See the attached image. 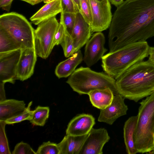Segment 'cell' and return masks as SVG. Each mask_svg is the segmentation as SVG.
<instances>
[{"mask_svg":"<svg viewBox=\"0 0 154 154\" xmlns=\"http://www.w3.org/2000/svg\"><path fill=\"white\" fill-rule=\"evenodd\" d=\"M108 34L109 52L154 36V0H126L114 12Z\"/></svg>","mask_w":154,"mask_h":154,"instance_id":"1","label":"cell"},{"mask_svg":"<svg viewBox=\"0 0 154 154\" xmlns=\"http://www.w3.org/2000/svg\"><path fill=\"white\" fill-rule=\"evenodd\" d=\"M119 94L136 102L154 93V65L147 61L138 62L116 80Z\"/></svg>","mask_w":154,"mask_h":154,"instance_id":"2","label":"cell"},{"mask_svg":"<svg viewBox=\"0 0 154 154\" xmlns=\"http://www.w3.org/2000/svg\"><path fill=\"white\" fill-rule=\"evenodd\" d=\"M149 47L146 41L138 42L109 52L101 58L103 69L116 80L131 66L148 57Z\"/></svg>","mask_w":154,"mask_h":154,"instance_id":"3","label":"cell"},{"mask_svg":"<svg viewBox=\"0 0 154 154\" xmlns=\"http://www.w3.org/2000/svg\"><path fill=\"white\" fill-rule=\"evenodd\" d=\"M140 103L134 140L137 153H148L154 149V93Z\"/></svg>","mask_w":154,"mask_h":154,"instance_id":"4","label":"cell"},{"mask_svg":"<svg viewBox=\"0 0 154 154\" xmlns=\"http://www.w3.org/2000/svg\"><path fill=\"white\" fill-rule=\"evenodd\" d=\"M66 82L73 90L80 95L88 94L92 91L109 88L114 95L119 94L116 80L103 72L81 66L69 76Z\"/></svg>","mask_w":154,"mask_h":154,"instance_id":"5","label":"cell"},{"mask_svg":"<svg viewBox=\"0 0 154 154\" xmlns=\"http://www.w3.org/2000/svg\"><path fill=\"white\" fill-rule=\"evenodd\" d=\"M0 27L16 40L21 49L34 48L35 29L23 15L15 12L1 15Z\"/></svg>","mask_w":154,"mask_h":154,"instance_id":"6","label":"cell"},{"mask_svg":"<svg viewBox=\"0 0 154 154\" xmlns=\"http://www.w3.org/2000/svg\"><path fill=\"white\" fill-rule=\"evenodd\" d=\"M59 24L54 17L38 25L34 34V48L37 56L44 59L49 57L54 46V35Z\"/></svg>","mask_w":154,"mask_h":154,"instance_id":"7","label":"cell"},{"mask_svg":"<svg viewBox=\"0 0 154 154\" xmlns=\"http://www.w3.org/2000/svg\"><path fill=\"white\" fill-rule=\"evenodd\" d=\"M92 20L91 25L92 33L101 32L110 26L112 17L111 6L109 1L100 2L90 0Z\"/></svg>","mask_w":154,"mask_h":154,"instance_id":"8","label":"cell"},{"mask_svg":"<svg viewBox=\"0 0 154 154\" xmlns=\"http://www.w3.org/2000/svg\"><path fill=\"white\" fill-rule=\"evenodd\" d=\"M21 49L0 53V82L14 84Z\"/></svg>","mask_w":154,"mask_h":154,"instance_id":"9","label":"cell"},{"mask_svg":"<svg viewBox=\"0 0 154 154\" xmlns=\"http://www.w3.org/2000/svg\"><path fill=\"white\" fill-rule=\"evenodd\" d=\"M105 40L101 32L94 34L86 44L83 60L88 67L96 63L101 59L107 50L104 47Z\"/></svg>","mask_w":154,"mask_h":154,"instance_id":"10","label":"cell"},{"mask_svg":"<svg viewBox=\"0 0 154 154\" xmlns=\"http://www.w3.org/2000/svg\"><path fill=\"white\" fill-rule=\"evenodd\" d=\"M110 139L106 129L93 128L86 139L79 154H102L103 147Z\"/></svg>","mask_w":154,"mask_h":154,"instance_id":"11","label":"cell"},{"mask_svg":"<svg viewBox=\"0 0 154 154\" xmlns=\"http://www.w3.org/2000/svg\"><path fill=\"white\" fill-rule=\"evenodd\" d=\"M125 99L119 94L114 95L111 104L100 110L98 121L112 125L118 118L126 115L128 108L125 103Z\"/></svg>","mask_w":154,"mask_h":154,"instance_id":"12","label":"cell"},{"mask_svg":"<svg viewBox=\"0 0 154 154\" xmlns=\"http://www.w3.org/2000/svg\"><path fill=\"white\" fill-rule=\"evenodd\" d=\"M37 56L34 48L21 49L17 69V80L23 81L33 74Z\"/></svg>","mask_w":154,"mask_h":154,"instance_id":"13","label":"cell"},{"mask_svg":"<svg viewBox=\"0 0 154 154\" xmlns=\"http://www.w3.org/2000/svg\"><path fill=\"white\" fill-rule=\"evenodd\" d=\"M92 33L90 25L80 12L76 14L75 23L71 35L75 52L80 50L90 39Z\"/></svg>","mask_w":154,"mask_h":154,"instance_id":"14","label":"cell"},{"mask_svg":"<svg viewBox=\"0 0 154 154\" xmlns=\"http://www.w3.org/2000/svg\"><path fill=\"white\" fill-rule=\"evenodd\" d=\"M95 124V119L91 115L78 114L69 123L66 130V135L80 136L87 134Z\"/></svg>","mask_w":154,"mask_h":154,"instance_id":"15","label":"cell"},{"mask_svg":"<svg viewBox=\"0 0 154 154\" xmlns=\"http://www.w3.org/2000/svg\"><path fill=\"white\" fill-rule=\"evenodd\" d=\"M62 12L61 0H54L46 3L30 18L32 23L38 25Z\"/></svg>","mask_w":154,"mask_h":154,"instance_id":"16","label":"cell"},{"mask_svg":"<svg viewBox=\"0 0 154 154\" xmlns=\"http://www.w3.org/2000/svg\"><path fill=\"white\" fill-rule=\"evenodd\" d=\"M24 102L14 99L0 102V121H4L23 113L26 107Z\"/></svg>","mask_w":154,"mask_h":154,"instance_id":"17","label":"cell"},{"mask_svg":"<svg viewBox=\"0 0 154 154\" xmlns=\"http://www.w3.org/2000/svg\"><path fill=\"white\" fill-rule=\"evenodd\" d=\"M88 134L80 136L66 135L57 144L59 154H79Z\"/></svg>","mask_w":154,"mask_h":154,"instance_id":"18","label":"cell"},{"mask_svg":"<svg viewBox=\"0 0 154 154\" xmlns=\"http://www.w3.org/2000/svg\"><path fill=\"white\" fill-rule=\"evenodd\" d=\"M83 60L82 54L79 50L68 59L60 62L57 65L55 71L56 75L59 78L69 76Z\"/></svg>","mask_w":154,"mask_h":154,"instance_id":"19","label":"cell"},{"mask_svg":"<svg viewBox=\"0 0 154 154\" xmlns=\"http://www.w3.org/2000/svg\"><path fill=\"white\" fill-rule=\"evenodd\" d=\"M88 95L92 105L100 110L109 105L114 95L112 91L109 88L92 91Z\"/></svg>","mask_w":154,"mask_h":154,"instance_id":"20","label":"cell"},{"mask_svg":"<svg viewBox=\"0 0 154 154\" xmlns=\"http://www.w3.org/2000/svg\"><path fill=\"white\" fill-rule=\"evenodd\" d=\"M138 119L137 115L129 117L125 122L123 128V136L126 151L128 154H136L134 135Z\"/></svg>","mask_w":154,"mask_h":154,"instance_id":"21","label":"cell"},{"mask_svg":"<svg viewBox=\"0 0 154 154\" xmlns=\"http://www.w3.org/2000/svg\"><path fill=\"white\" fill-rule=\"evenodd\" d=\"M21 48L19 43L9 33L0 27V53Z\"/></svg>","mask_w":154,"mask_h":154,"instance_id":"22","label":"cell"},{"mask_svg":"<svg viewBox=\"0 0 154 154\" xmlns=\"http://www.w3.org/2000/svg\"><path fill=\"white\" fill-rule=\"evenodd\" d=\"M50 109L48 106H38L33 110L29 120L33 125L43 126L49 116Z\"/></svg>","mask_w":154,"mask_h":154,"instance_id":"23","label":"cell"},{"mask_svg":"<svg viewBox=\"0 0 154 154\" xmlns=\"http://www.w3.org/2000/svg\"><path fill=\"white\" fill-rule=\"evenodd\" d=\"M60 45L63 49L65 57H69L75 53L72 38L66 29L63 40Z\"/></svg>","mask_w":154,"mask_h":154,"instance_id":"24","label":"cell"},{"mask_svg":"<svg viewBox=\"0 0 154 154\" xmlns=\"http://www.w3.org/2000/svg\"><path fill=\"white\" fill-rule=\"evenodd\" d=\"M5 121H0V154H11L5 132Z\"/></svg>","mask_w":154,"mask_h":154,"instance_id":"25","label":"cell"},{"mask_svg":"<svg viewBox=\"0 0 154 154\" xmlns=\"http://www.w3.org/2000/svg\"><path fill=\"white\" fill-rule=\"evenodd\" d=\"M36 154H59L57 144L48 141L42 143L38 147Z\"/></svg>","mask_w":154,"mask_h":154,"instance_id":"26","label":"cell"},{"mask_svg":"<svg viewBox=\"0 0 154 154\" xmlns=\"http://www.w3.org/2000/svg\"><path fill=\"white\" fill-rule=\"evenodd\" d=\"M32 103V101L30 102L25 110L22 113L5 121L6 125L18 123L25 120H29L32 113V110H30Z\"/></svg>","mask_w":154,"mask_h":154,"instance_id":"27","label":"cell"},{"mask_svg":"<svg viewBox=\"0 0 154 154\" xmlns=\"http://www.w3.org/2000/svg\"><path fill=\"white\" fill-rule=\"evenodd\" d=\"M60 13V18L62 19L66 29L71 35L75 22L76 14L63 12Z\"/></svg>","mask_w":154,"mask_h":154,"instance_id":"28","label":"cell"},{"mask_svg":"<svg viewBox=\"0 0 154 154\" xmlns=\"http://www.w3.org/2000/svg\"><path fill=\"white\" fill-rule=\"evenodd\" d=\"M80 12L91 26L92 18L90 0H80Z\"/></svg>","mask_w":154,"mask_h":154,"instance_id":"29","label":"cell"},{"mask_svg":"<svg viewBox=\"0 0 154 154\" xmlns=\"http://www.w3.org/2000/svg\"><path fill=\"white\" fill-rule=\"evenodd\" d=\"M12 154H36L28 144L21 141L15 146Z\"/></svg>","mask_w":154,"mask_h":154,"instance_id":"30","label":"cell"},{"mask_svg":"<svg viewBox=\"0 0 154 154\" xmlns=\"http://www.w3.org/2000/svg\"><path fill=\"white\" fill-rule=\"evenodd\" d=\"M66 29L62 19L60 18V22L54 35V46L60 45L62 42L65 35Z\"/></svg>","mask_w":154,"mask_h":154,"instance_id":"31","label":"cell"},{"mask_svg":"<svg viewBox=\"0 0 154 154\" xmlns=\"http://www.w3.org/2000/svg\"><path fill=\"white\" fill-rule=\"evenodd\" d=\"M62 12L76 14L80 12L73 0H61Z\"/></svg>","mask_w":154,"mask_h":154,"instance_id":"32","label":"cell"},{"mask_svg":"<svg viewBox=\"0 0 154 154\" xmlns=\"http://www.w3.org/2000/svg\"><path fill=\"white\" fill-rule=\"evenodd\" d=\"M14 0H0V7L7 11H9Z\"/></svg>","mask_w":154,"mask_h":154,"instance_id":"33","label":"cell"},{"mask_svg":"<svg viewBox=\"0 0 154 154\" xmlns=\"http://www.w3.org/2000/svg\"><path fill=\"white\" fill-rule=\"evenodd\" d=\"M5 83L0 82V102L6 99L4 85Z\"/></svg>","mask_w":154,"mask_h":154,"instance_id":"34","label":"cell"},{"mask_svg":"<svg viewBox=\"0 0 154 154\" xmlns=\"http://www.w3.org/2000/svg\"><path fill=\"white\" fill-rule=\"evenodd\" d=\"M148 54L149 57L147 61L154 65V47H149Z\"/></svg>","mask_w":154,"mask_h":154,"instance_id":"35","label":"cell"},{"mask_svg":"<svg viewBox=\"0 0 154 154\" xmlns=\"http://www.w3.org/2000/svg\"><path fill=\"white\" fill-rule=\"evenodd\" d=\"M110 2L116 7L120 5L124 1L123 0H109Z\"/></svg>","mask_w":154,"mask_h":154,"instance_id":"36","label":"cell"},{"mask_svg":"<svg viewBox=\"0 0 154 154\" xmlns=\"http://www.w3.org/2000/svg\"><path fill=\"white\" fill-rule=\"evenodd\" d=\"M26 2L32 5H35L38 4L42 1L43 0H20Z\"/></svg>","mask_w":154,"mask_h":154,"instance_id":"37","label":"cell"},{"mask_svg":"<svg viewBox=\"0 0 154 154\" xmlns=\"http://www.w3.org/2000/svg\"><path fill=\"white\" fill-rule=\"evenodd\" d=\"M74 2L76 5H77L79 8L80 10V0H73Z\"/></svg>","mask_w":154,"mask_h":154,"instance_id":"38","label":"cell"},{"mask_svg":"<svg viewBox=\"0 0 154 154\" xmlns=\"http://www.w3.org/2000/svg\"><path fill=\"white\" fill-rule=\"evenodd\" d=\"M54 0H44L43 2L44 3L46 4L49 2H51L52 1H53Z\"/></svg>","mask_w":154,"mask_h":154,"instance_id":"39","label":"cell"},{"mask_svg":"<svg viewBox=\"0 0 154 154\" xmlns=\"http://www.w3.org/2000/svg\"><path fill=\"white\" fill-rule=\"evenodd\" d=\"M97 1L100 2H106L108 1L109 0H96Z\"/></svg>","mask_w":154,"mask_h":154,"instance_id":"40","label":"cell"},{"mask_svg":"<svg viewBox=\"0 0 154 154\" xmlns=\"http://www.w3.org/2000/svg\"><path fill=\"white\" fill-rule=\"evenodd\" d=\"M148 154H154V149L149 152Z\"/></svg>","mask_w":154,"mask_h":154,"instance_id":"41","label":"cell"},{"mask_svg":"<svg viewBox=\"0 0 154 154\" xmlns=\"http://www.w3.org/2000/svg\"><path fill=\"white\" fill-rule=\"evenodd\" d=\"M153 143H154V136Z\"/></svg>","mask_w":154,"mask_h":154,"instance_id":"42","label":"cell"}]
</instances>
